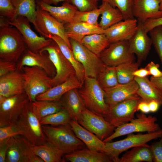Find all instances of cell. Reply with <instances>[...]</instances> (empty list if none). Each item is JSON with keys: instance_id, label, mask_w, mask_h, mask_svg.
I'll return each instance as SVG.
<instances>
[{"instance_id": "cell-1", "label": "cell", "mask_w": 162, "mask_h": 162, "mask_svg": "<svg viewBox=\"0 0 162 162\" xmlns=\"http://www.w3.org/2000/svg\"><path fill=\"white\" fill-rule=\"evenodd\" d=\"M9 20L0 16V60L16 62L27 47L20 32L9 24Z\"/></svg>"}, {"instance_id": "cell-2", "label": "cell", "mask_w": 162, "mask_h": 162, "mask_svg": "<svg viewBox=\"0 0 162 162\" xmlns=\"http://www.w3.org/2000/svg\"><path fill=\"white\" fill-rule=\"evenodd\" d=\"M47 142L64 154L85 148V143L78 138L69 124L57 126L42 125Z\"/></svg>"}, {"instance_id": "cell-3", "label": "cell", "mask_w": 162, "mask_h": 162, "mask_svg": "<svg viewBox=\"0 0 162 162\" xmlns=\"http://www.w3.org/2000/svg\"><path fill=\"white\" fill-rule=\"evenodd\" d=\"M12 125L22 132V135L33 145H40L47 142L42 125L34 111L31 102L29 101L26 104L21 113Z\"/></svg>"}, {"instance_id": "cell-4", "label": "cell", "mask_w": 162, "mask_h": 162, "mask_svg": "<svg viewBox=\"0 0 162 162\" xmlns=\"http://www.w3.org/2000/svg\"><path fill=\"white\" fill-rule=\"evenodd\" d=\"M20 71L24 80L25 92L30 102L35 101L38 96L52 87L50 83L52 78L42 68L25 66Z\"/></svg>"}, {"instance_id": "cell-5", "label": "cell", "mask_w": 162, "mask_h": 162, "mask_svg": "<svg viewBox=\"0 0 162 162\" xmlns=\"http://www.w3.org/2000/svg\"><path fill=\"white\" fill-rule=\"evenodd\" d=\"M83 85L78 91L86 108L105 117L110 109L105 101L104 90L96 79L86 76Z\"/></svg>"}, {"instance_id": "cell-6", "label": "cell", "mask_w": 162, "mask_h": 162, "mask_svg": "<svg viewBox=\"0 0 162 162\" xmlns=\"http://www.w3.org/2000/svg\"><path fill=\"white\" fill-rule=\"evenodd\" d=\"M161 137L162 129L146 134H129L122 140L105 142L106 153L114 158L115 162H119V156L121 153L130 148L146 144L151 140Z\"/></svg>"}, {"instance_id": "cell-7", "label": "cell", "mask_w": 162, "mask_h": 162, "mask_svg": "<svg viewBox=\"0 0 162 162\" xmlns=\"http://www.w3.org/2000/svg\"><path fill=\"white\" fill-rule=\"evenodd\" d=\"M136 117L128 122L116 128L113 133L103 141L106 142L117 137L134 132L152 133L161 129L156 123L157 118L155 116H147L144 113H137Z\"/></svg>"}, {"instance_id": "cell-8", "label": "cell", "mask_w": 162, "mask_h": 162, "mask_svg": "<svg viewBox=\"0 0 162 162\" xmlns=\"http://www.w3.org/2000/svg\"><path fill=\"white\" fill-rule=\"evenodd\" d=\"M44 51L48 53L56 69V74L50 80L52 87L64 82L76 75L73 66L63 55L55 41L52 40L51 43L40 52Z\"/></svg>"}, {"instance_id": "cell-9", "label": "cell", "mask_w": 162, "mask_h": 162, "mask_svg": "<svg viewBox=\"0 0 162 162\" xmlns=\"http://www.w3.org/2000/svg\"><path fill=\"white\" fill-rule=\"evenodd\" d=\"M35 20L36 30L40 36L49 38L50 35H57L62 38L71 49L69 38L67 37L64 24L58 21L47 11L37 4Z\"/></svg>"}, {"instance_id": "cell-10", "label": "cell", "mask_w": 162, "mask_h": 162, "mask_svg": "<svg viewBox=\"0 0 162 162\" xmlns=\"http://www.w3.org/2000/svg\"><path fill=\"white\" fill-rule=\"evenodd\" d=\"M69 40L75 58L84 68L85 77L96 79L105 65L99 56L89 50L81 43L71 39Z\"/></svg>"}, {"instance_id": "cell-11", "label": "cell", "mask_w": 162, "mask_h": 162, "mask_svg": "<svg viewBox=\"0 0 162 162\" xmlns=\"http://www.w3.org/2000/svg\"><path fill=\"white\" fill-rule=\"evenodd\" d=\"M29 101L25 92L8 98L0 96V127L12 125Z\"/></svg>"}, {"instance_id": "cell-12", "label": "cell", "mask_w": 162, "mask_h": 162, "mask_svg": "<svg viewBox=\"0 0 162 162\" xmlns=\"http://www.w3.org/2000/svg\"><path fill=\"white\" fill-rule=\"evenodd\" d=\"M9 23L20 32L27 46V49L32 52H40L45 47L49 45L52 40L38 36L31 29L30 22L26 17L17 16L9 20Z\"/></svg>"}, {"instance_id": "cell-13", "label": "cell", "mask_w": 162, "mask_h": 162, "mask_svg": "<svg viewBox=\"0 0 162 162\" xmlns=\"http://www.w3.org/2000/svg\"><path fill=\"white\" fill-rule=\"evenodd\" d=\"M78 123L103 141L111 135L116 128L100 114L85 108Z\"/></svg>"}, {"instance_id": "cell-14", "label": "cell", "mask_w": 162, "mask_h": 162, "mask_svg": "<svg viewBox=\"0 0 162 162\" xmlns=\"http://www.w3.org/2000/svg\"><path fill=\"white\" fill-rule=\"evenodd\" d=\"M142 100L138 95L121 102L110 109L104 117L116 128L128 122L134 118L138 105Z\"/></svg>"}, {"instance_id": "cell-15", "label": "cell", "mask_w": 162, "mask_h": 162, "mask_svg": "<svg viewBox=\"0 0 162 162\" xmlns=\"http://www.w3.org/2000/svg\"><path fill=\"white\" fill-rule=\"evenodd\" d=\"M99 56L104 65L110 67L134 61L135 59L130 50L128 40L110 43Z\"/></svg>"}, {"instance_id": "cell-16", "label": "cell", "mask_w": 162, "mask_h": 162, "mask_svg": "<svg viewBox=\"0 0 162 162\" xmlns=\"http://www.w3.org/2000/svg\"><path fill=\"white\" fill-rule=\"evenodd\" d=\"M14 142L7 152L6 162H44L32 150L33 145L22 135L14 136Z\"/></svg>"}, {"instance_id": "cell-17", "label": "cell", "mask_w": 162, "mask_h": 162, "mask_svg": "<svg viewBox=\"0 0 162 162\" xmlns=\"http://www.w3.org/2000/svg\"><path fill=\"white\" fill-rule=\"evenodd\" d=\"M147 33L144 28L143 23L138 21L136 31L128 40L130 51L136 55L137 62L140 65L146 59L152 44V39Z\"/></svg>"}, {"instance_id": "cell-18", "label": "cell", "mask_w": 162, "mask_h": 162, "mask_svg": "<svg viewBox=\"0 0 162 162\" xmlns=\"http://www.w3.org/2000/svg\"><path fill=\"white\" fill-rule=\"evenodd\" d=\"M139 86L134 80L126 84L118 85L112 88L103 89L105 102L109 109L118 104L138 95Z\"/></svg>"}, {"instance_id": "cell-19", "label": "cell", "mask_w": 162, "mask_h": 162, "mask_svg": "<svg viewBox=\"0 0 162 162\" xmlns=\"http://www.w3.org/2000/svg\"><path fill=\"white\" fill-rule=\"evenodd\" d=\"M17 65L18 70H20L25 66L40 67L45 70L52 78L56 74L55 67L48 53L46 51L36 53L27 49L20 59Z\"/></svg>"}, {"instance_id": "cell-20", "label": "cell", "mask_w": 162, "mask_h": 162, "mask_svg": "<svg viewBox=\"0 0 162 162\" xmlns=\"http://www.w3.org/2000/svg\"><path fill=\"white\" fill-rule=\"evenodd\" d=\"M138 21L135 18L122 20L104 30L110 43L128 40L137 28Z\"/></svg>"}, {"instance_id": "cell-21", "label": "cell", "mask_w": 162, "mask_h": 162, "mask_svg": "<svg viewBox=\"0 0 162 162\" xmlns=\"http://www.w3.org/2000/svg\"><path fill=\"white\" fill-rule=\"evenodd\" d=\"M160 0H134L132 13L134 18L143 23L149 19L162 17Z\"/></svg>"}, {"instance_id": "cell-22", "label": "cell", "mask_w": 162, "mask_h": 162, "mask_svg": "<svg viewBox=\"0 0 162 162\" xmlns=\"http://www.w3.org/2000/svg\"><path fill=\"white\" fill-rule=\"evenodd\" d=\"M24 92V80L20 70L0 77V96L8 98Z\"/></svg>"}, {"instance_id": "cell-23", "label": "cell", "mask_w": 162, "mask_h": 162, "mask_svg": "<svg viewBox=\"0 0 162 162\" xmlns=\"http://www.w3.org/2000/svg\"><path fill=\"white\" fill-rule=\"evenodd\" d=\"M83 85L76 75H75L64 82L53 87L44 93L38 95L36 100L60 101L62 96L68 91L74 88H80Z\"/></svg>"}, {"instance_id": "cell-24", "label": "cell", "mask_w": 162, "mask_h": 162, "mask_svg": "<svg viewBox=\"0 0 162 162\" xmlns=\"http://www.w3.org/2000/svg\"><path fill=\"white\" fill-rule=\"evenodd\" d=\"M60 101L72 120H80L83 110L86 108L77 88L71 89L62 97Z\"/></svg>"}, {"instance_id": "cell-25", "label": "cell", "mask_w": 162, "mask_h": 162, "mask_svg": "<svg viewBox=\"0 0 162 162\" xmlns=\"http://www.w3.org/2000/svg\"><path fill=\"white\" fill-rule=\"evenodd\" d=\"M76 136L90 150L106 153L105 142L86 129L78 122L71 120L69 123Z\"/></svg>"}, {"instance_id": "cell-26", "label": "cell", "mask_w": 162, "mask_h": 162, "mask_svg": "<svg viewBox=\"0 0 162 162\" xmlns=\"http://www.w3.org/2000/svg\"><path fill=\"white\" fill-rule=\"evenodd\" d=\"M64 158L71 162H115L114 158L107 153L85 148L65 154Z\"/></svg>"}, {"instance_id": "cell-27", "label": "cell", "mask_w": 162, "mask_h": 162, "mask_svg": "<svg viewBox=\"0 0 162 162\" xmlns=\"http://www.w3.org/2000/svg\"><path fill=\"white\" fill-rule=\"evenodd\" d=\"M66 35L71 39L81 43L83 38L94 34H104V30L99 26L87 23L73 21L64 24Z\"/></svg>"}, {"instance_id": "cell-28", "label": "cell", "mask_w": 162, "mask_h": 162, "mask_svg": "<svg viewBox=\"0 0 162 162\" xmlns=\"http://www.w3.org/2000/svg\"><path fill=\"white\" fill-rule=\"evenodd\" d=\"M36 3L42 9L48 11L54 18L64 24L73 21L77 9L66 0L61 6H53L46 4L41 1Z\"/></svg>"}, {"instance_id": "cell-29", "label": "cell", "mask_w": 162, "mask_h": 162, "mask_svg": "<svg viewBox=\"0 0 162 162\" xmlns=\"http://www.w3.org/2000/svg\"><path fill=\"white\" fill-rule=\"evenodd\" d=\"M134 80L139 86L137 94L142 100L148 103L155 100L162 105V94L147 77L140 78L135 76Z\"/></svg>"}, {"instance_id": "cell-30", "label": "cell", "mask_w": 162, "mask_h": 162, "mask_svg": "<svg viewBox=\"0 0 162 162\" xmlns=\"http://www.w3.org/2000/svg\"><path fill=\"white\" fill-rule=\"evenodd\" d=\"M99 8L101 15L99 26L104 30L124 20L123 15L119 9L106 2H102Z\"/></svg>"}, {"instance_id": "cell-31", "label": "cell", "mask_w": 162, "mask_h": 162, "mask_svg": "<svg viewBox=\"0 0 162 162\" xmlns=\"http://www.w3.org/2000/svg\"><path fill=\"white\" fill-rule=\"evenodd\" d=\"M49 38L57 44L63 55L73 66L78 78L83 84L85 77V70L82 64L76 59L72 50L62 38L57 35H50Z\"/></svg>"}, {"instance_id": "cell-32", "label": "cell", "mask_w": 162, "mask_h": 162, "mask_svg": "<svg viewBox=\"0 0 162 162\" xmlns=\"http://www.w3.org/2000/svg\"><path fill=\"white\" fill-rule=\"evenodd\" d=\"M32 150L34 153L40 157L44 162H64V154L48 142L44 144L33 145Z\"/></svg>"}, {"instance_id": "cell-33", "label": "cell", "mask_w": 162, "mask_h": 162, "mask_svg": "<svg viewBox=\"0 0 162 162\" xmlns=\"http://www.w3.org/2000/svg\"><path fill=\"white\" fill-rule=\"evenodd\" d=\"M150 146L147 144L132 148L126 151L119 158V162H152Z\"/></svg>"}, {"instance_id": "cell-34", "label": "cell", "mask_w": 162, "mask_h": 162, "mask_svg": "<svg viewBox=\"0 0 162 162\" xmlns=\"http://www.w3.org/2000/svg\"><path fill=\"white\" fill-rule=\"evenodd\" d=\"M11 1L15 9V17L17 16L25 17L33 24L34 27L37 14L36 0H11Z\"/></svg>"}, {"instance_id": "cell-35", "label": "cell", "mask_w": 162, "mask_h": 162, "mask_svg": "<svg viewBox=\"0 0 162 162\" xmlns=\"http://www.w3.org/2000/svg\"><path fill=\"white\" fill-rule=\"evenodd\" d=\"M31 103L34 111L40 121L44 117L64 108L61 101L36 100Z\"/></svg>"}, {"instance_id": "cell-36", "label": "cell", "mask_w": 162, "mask_h": 162, "mask_svg": "<svg viewBox=\"0 0 162 162\" xmlns=\"http://www.w3.org/2000/svg\"><path fill=\"white\" fill-rule=\"evenodd\" d=\"M81 43L98 56L110 44L104 34H94L86 36Z\"/></svg>"}, {"instance_id": "cell-37", "label": "cell", "mask_w": 162, "mask_h": 162, "mask_svg": "<svg viewBox=\"0 0 162 162\" xmlns=\"http://www.w3.org/2000/svg\"><path fill=\"white\" fill-rule=\"evenodd\" d=\"M96 80L99 86L103 89L111 88L119 84L116 67L105 65L99 73Z\"/></svg>"}, {"instance_id": "cell-38", "label": "cell", "mask_w": 162, "mask_h": 162, "mask_svg": "<svg viewBox=\"0 0 162 162\" xmlns=\"http://www.w3.org/2000/svg\"><path fill=\"white\" fill-rule=\"evenodd\" d=\"M140 64L135 61L124 63L116 67L118 82L128 83L134 80L133 72L138 69Z\"/></svg>"}, {"instance_id": "cell-39", "label": "cell", "mask_w": 162, "mask_h": 162, "mask_svg": "<svg viewBox=\"0 0 162 162\" xmlns=\"http://www.w3.org/2000/svg\"><path fill=\"white\" fill-rule=\"evenodd\" d=\"M71 120L68 111L64 108L56 113L48 115L40 121L42 125L57 126L69 124Z\"/></svg>"}, {"instance_id": "cell-40", "label": "cell", "mask_w": 162, "mask_h": 162, "mask_svg": "<svg viewBox=\"0 0 162 162\" xmlns=\"http://www.w3.org/2000/svg\"><path fill=\"white\" fill-rule=\"evenodd\" d=\"M106 2L118 8L122 12L124 20L134 18L132 8L134 0H99Z\"/></svg>"}, {"instance_id": "cell-41", "label": "cell", "mask_w": 162, "mask_h": 162, "mask_svg": "<svg viewBox=\"0 0 162 162\" xmlns=\"http://www.w3.org/2000/svg\"><path fill=\"white\" fill-rule=\"evenodd\" d=\"M100 15V10L99 8L87 11H80L77 10L74 16V21L99 26L98 19Z\"/></svg>"}, {"instance_id": "cell-42", "label": "cell", "mask_w": 162, "mask_h": 162, "mask_svg": "<svg viewBox=\"0 0 162 162\" xmlns=\"http://www.w3.org/2000/svg\"><path fill=\"white\" fill-rule=\"evenodd\" d=\"M149 32L152 44L158 55L162 64V26L155 27Z\"/></svg>"}, {"instance_id": "cell-43", "label": "cell", "mask_w": 162, "mask_h": 162, "mask_svg": "<svg viewBox=\"0 0 162 162\" xmlns=\"http://www.w3.org/2000/svg\"><path fill=\"white\" fill-rule=\"evenodd\" d=\"M80 11H89L99 8V0H66Z\"/></svg>"}, {"instance_id": "cell-44", "label": "cell", "mask_w": 162, "mask_h": 162, "mask_svg": "<svg viewBox=\"0 0 162 162\" xmlns=\"http://www.w3.org/2000/svg\"><path fill=\"white\" fill-rule=\"evenodd\" d=\"M15 9L11 0H0V16L11 20L15 16Z\"/></svg>"}, {"instance_id": "cell-45", "label": "cell", "mask_w": 162, "mask_h": 162, "mask_svg": "<svg viewBox=\"0 0 162 162\" xmlns=\"http://www.w3.org/2000/svg\"><path fill=\"white\" fill-rule=\"evenodd\" d=\"M153 161L162 162V137L159 140L153 143L150 146Z\"/></svg>"}, {"instance_id": "cell-46", "label": "cell", "mask_w": 162, "mask_h": 162, "mask_svg": "<svg viewBox=\"0 0 162 162\" xmlns=\"http://www.w3.org/2000/svg\"><path fill=\"white\" fill-rule=\"evenodd\" d=\"M20 135H22V132L16 129L12 125L1 127L0 142L8 138Z\"/></svg>"}, {"instance_id": "cell-47", "label": "cell", "mask_w": 162, "mask_h": 162, "mask_svg": "<svg viewBox=\"0 0 162 162\" xmlns=\"http://www.w3.org/2000/svg\"><path fill=\"white\" fill-rule=\"evenodd\" d=\"M17 69L16 62L0 60V77Z\"/></svg>"}, {"instance_id": "cell-48", "label": "cell", "mask_w": 162, "mask_h": 162, "mask_svg": "<svg viewBox=\"0 0 162 162\" xmlns=\"http://www.w3.org/2000/svg\"><path fill=\"white\" fill-rule=\"evenodd\" d=\"M14 136L6 139L0 142V162H5L6 154L14 142Z\"/></svg>"}, {"instance_id": "cell-49", "label": "cell", "mask_w": 162, "mask_h": 162, "mask_svg": "<svg viewBox=\"0 0 162 162\" xmlns=\"http://www.w3.org/2000/svg\"><path fill=\"white\" fill-rule=\"evenodd\" d=\"M143 26L145 30L148 33L155 27L162 26V17L148 20L143 23Z\"/></svg>"}, {"instance_id": "cell-50", "label": "cell", "mask_w": 162, "mask_h": 162, "mask_svg": "<svg viewBox=\"0 0 162 162\" xmlns=\"http://www.w3.org/2000/svg\"><path fill=\"white\" fill-rule=\"evenodd\" d=\"M159 64L155 63L152 61L148 63L146 67L149 71L150 75L154 78H159L162 76V71L159 69Z\"/></svg>"}, {"instance_id": "cell-51", "label": "cell", "mask_w": 162, "mask_h": 162, "mask_svg": "<svg viewBox=\"0 0 162 162\" xmlns=\"http://www.w3.org/2000/svg\"><path fill=\"white\" fill-rule=\"evenodd\" d=\"M133 75L134 76L140 78H144L147 77L150 75L148 70L145 67L138 69L133 73Z\"/></svg>"}, {"instance_id": "cell-52", "label": "cell", "mask_w": 162, "mask_h": 162, "mask_svg": "<svg viewBox=\"0 0 162 162\" xmlns=\"http://www.w3.org/2000/svg\"><path fill=\"white\" fill-rule=\"evenodd\" d=\"M140 111L143 113H148L150 112L148 103L142 100L138 104L137 111Z\"/></svg>"}, {"instance_id": "cell-53", "label": "cell", "mask_w": 162, "mask_h": 162, "mask_svg": "<svg viewBox=\"0 0 162 162\" xmlns=\"http://www.w3.org/2000/svg\"><path fill=\"white\" fill-rule=\"evenodd\" d=\"M150 80L162 94V76L159 78L151 76Z\"/></svg>"}, {"instance_id": "cell-54", "label": "cell", "mask_w": 162, "mask_h": 162, "mask_svg": "<svg viewBox=\"0 0 162 162\" xmlns=\"http://www.w3.org/2000/svg\"><path fill=\"white\" fill-rule=\"evenodd\" d=\"M148 106L150 112H155L158 110L160 105L158 102L152 100L148 103Z\"/></svg>"}, {"instance_id": "cell-55", "label": "cell", "mask_w": 162, "mask_h": 162, "mask_svg": "<svg viewBox=\"0 0 162 162\" xmlns=\"http://www.w3.org/2000/svg\"><path fill=\"white\" fill-rule=\"evenodd\" d=\"M66 0H41L42 2L48 5L54 4L57 5L58 3L61 2H64Z\"/></svg>"}, {"instance_id": "cell-56", "label": "cell", "mask_w": 162, "mask_h": 162, "mask_svg": "<svg viewBox=\"0 0 162 162\" xmlns=\"http://www.w3.org/2000/svg\"><path fill=\"white\" fill-rule=\"evenodd\" d=\"M160 10L162 11V0H160Z\"/></svg>"}, {"instance_id": "cell-57", "label": "cell", "mask_w": 162, "mask_h": 162, "mask_svg": "<svg viewBox=\"0 0 162 162\" xmlns=\"http://www.w3.org/2000/svg\"><path fill=\"white\" fill-rule=\"evenodd\" d=\"M41 0H36V1H41Z\"/></svg>"}]
</instances>
